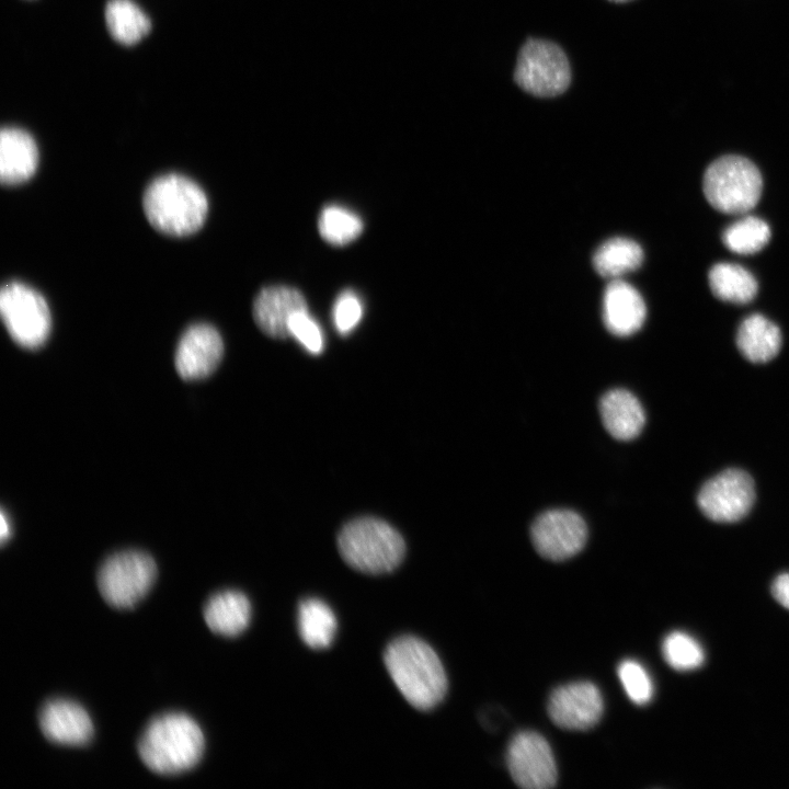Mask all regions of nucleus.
<instances>
[{
    "instance_id": "nucleus-12",
    "label": "nucleus",
    "mask_w": 789,
    "mask_h": 789,
    "mask_svg": "<svg viewBox=\"0 0 789 789\" xmlns=\"http://www.w3.org/2000/svg\"><path fill=\"white\" fill-rule=\"evenodd\" d=\"M603 697L593 683L575 682L558 687L548 701L551 721L565 730L584 731L601 720Z\"/></svg>"
},
{
    "instance_id": "nucleus-17",
    "label": "nucleus",
    "mask_w": 789,
    "mask_h": 789,
    "mask_svg": "<svg viewBox=\"0 0 789 789\" xmlns=\"http://www.w3.org/2000/svg\"><path fill=\"white\" fill-rule=\"evenodd\" d=\"M38 149L34 138L19 127L0 132V181L12 186L24 183L36 172Z\"/></svg>"
},
{
    "instance_id": "nucleus-3",
    "label": "nucleus",
    "mask_w": 789,
    "mask_h": 789,
    "mask_svg": "<svg viewBox=\"0 0 789 789\" xmlns=\"http://www.w3.org/2000/svg\"><path fill=\"white\" fill-rule=\"evenodd\" d=\"M204 747L199 725L184 713L170 712L149 722L139 740L138 753L150 770L178 775L198 764Z\"/></svg>"
},
{
    "instance_id": "nucleus-23",
    "label": "nucleus",
    "mask_w": 789,
    "mask_h": 789,
    "mask_svg": "<svg viewBox=\"0 0 789 789\" xmlns=\"http://www.w3.org/2000/svg\"><path fill=\"white\" fill-rule=\"evenodd\" d=\"M642 261L641 247L636 241L621 237L605 241L593 255L596 272L610 281L637 270Z\"/></svg>"
},
{
    "instance_id": "nucleus-4",
    "label": "nucleus",
    "mask_w": 789,
    "mask_h": 789,
    "mask_svg": "<svg viewBox=\"0 0 789 789\" xmlns=\"http://www.w3.org/2000/svg\"><path fill=\"white\" fill-rule=\"evenodd\" d=\"M338 548L351 568L366 574L393 571L405 553L401 535L386 522L373 517L347 523L338 536Z\"/></svg>"
},
{
    "instance_id": "nucleus-27",
    "label": "nucleus",
    "mask_w": 789,
    "mask_h": 789,
    "mask_svg": "<svg viewBox=\"0 0 789 789\" xmlns=\"http://www.w3.org/2000/svg\"><path fill=\"white\" fill-rule=\"evenodd\" d=\"M666 663L677 671H689L700 666L705 660L701 645L686 632L673 631L662 644Z\"/></svg>"
},
{
    "instance_id": "nucleus-15",
    "label": "nucleus",
    "mask_w": 789,
    "mask_h": 789,
    "mask_svg": "<svg viewBox=\"0 0 789 789\" xmlns=\"http://www.w3.org/2000/svg\"><path fill=\"white\" fill-rule=\"evenodd\" d=\"M307 309L302 294L283 285L267 286L260 290L253 302V319L263 333L274 339L289 336L291 317Z\"/></svg>"
},
{
    "instance_id": "nucleus-22",
    "label": "nucleus",
    "mask_w": 789,
    "mask_h": 789,
    "mask_svg": "<svg viewBox=\"0 0 789 789\" xmlns=\"http://www.w3.org/2000/svg\"><path fill=\"white\" fill-rule=\"evenodd\" d=\"M338 628L332 609L317 598L304 599L298 606V631L301 640L311 649L331 645Z\"/></svg>"
},
{
    "instance_id": "nucleus-13",
    "label": "nucleus",
    "mask_w": 789,
    "mask_h": 789,
    "mask_svg": "<svg viewBox=\"0 0 789 789\" xmlns=\"http://www.w3.org/2000/svg\"><path fill=\"white\" fill-rule=\"evenodd\" d=\"M222 354L221 335L213 325L192 324L183 332L176 346V371L185 380L205 378L217 368Z\"/></svg>"
},
{
    "instance_id": "nucleus-1",
    "label": "nucleus",
    "mask_w": 789,
    "mask_h": 789,
    "mask_svg": "<svg viewBox=\"0 0 789 789\" xmlns=\"http://www.w3.org/2000/svg\"><path fill=\"white\" fill-rule=\"evenodd\" d=\"M384 662L395 685L418 710H431L445 697L447 677L435 651L423 640L402 636L385 650Z\"/></svg>"
},
{
    "instance_id": "nucleus-9",
    "label": "nucleus",
    "mask_w": 789,
    "mask_h": 789,
    "mask_svg": "<svg viewBox=\"0 0 789 789\" xmlns=\"http://www.w3.org/2000/svg\"><path fill=\"white\" fill-rule=\"evenodd\" d=\"M754 499V482L750 474L730 468L705 482L698 492L697 504L707 518L734 523L750 512Z\"/></svg>"
},
{
    "instance_id": "nucleus-14",
    "label": "nucleus",
    "mask_w": 789,
    "mask_h": 789,
    "mask_svg": "<svg viewBox=\"0 0 789 789\" xmlns=\"http://www.w3.org/2000/svg\"><path fill=\"white\" fill-rule=\"evenodd\" d=\"M39 727L47 740L60 745L82 746L93 737L89 713L70 700L46 702L39 713Z\"/></svg>"
},
{
    "instance_id": "nucleus-28",
    "label": "nucleus",
    "mask_w": 789,
    "mask_h": 789,
    "mask_svg": "<svg viewBox=\"0 0 789 789\" xmlns=\"http://www.w3.org/2000/svg\"><path fill=\"white\" fill-rule=\"evenodd\" d=\"M618 677L632 702L644 705L651 700L653 684L649 674L640 663L633 660L621 662L618 666Z\"/></svg>"
},
{
    "instance_id": "nucleus-5",
    "label": "nucleus",
    "mask_w": 789,
    "mask_h": 789,
    "mask_svg": "<svg viewBox=\"0 0 789 789\" xmlns=\"http://www.w3.org/2000/svg\"><path fill=\"white\" fill-rule=\"evenodd\" d=\"M702 187L708 203L717 210L743 215L758 203L763 180L747 158L727 155L716 159L704 174Z\"/></svg>"
},
{
    "instance_id": "nucleus-24",
    "label": "nucleus",
    "mask_w": 789,
    "mask_h": 789,
    "mask_svg": "<svg viewBox=\"0 0 789 789\" xmlns=\"http://www.w3.org/2000/svg\"><path fill=\"white\" fill-rule=\"evenodd\" d=\"M105 22L111 36L124 45H134L148 34L151 23L133 0H108Z\"/></svg>"
},
{
    "instance_id": "nucleus-16",
    "label": "nucleus",
    "mask_w": 789,
    "mask_h": 789,
    "mask_svg": "<svg viewBox=\"0 0 789 789\" xmlns=\"http://www.w3.org/2000/svg\"><path fill=\"white\" fill-rule=\"evenodd\" d=\"M647 307L640 293L630 284L611 279L603 297V320L614 335L628 336L643 325Z\"/></svg>"
},
{
    "instance_id": "nucleus-21",
    "label": "nucleus",
    "mask_w": 789,
    "mask_h": 789,
    "mask_svg": "<svg viewBox=\"0 0 789 789\" xmlns=\"http://www.w3.org/2000/svg\"><path fill=\"white\" fill-rule=\"evenodd\" d=\"M712 294L720 300L744 305L754 299L758 285L753 274L734 263H717L708 274Z\"/></svg>"
},
{
    "instance_id": "nucleus-25",
    "label": "nucleus",
    "mask_w": 789,
    "mask_h": 789,
    "mask_svg": "<svg viewBox=\"0 0 789 789\" xmlns=\"http://www.w3.org/2000/svg\"><path fill=\"white\" fill-rule=\"evenodd\" d=\"M770 239L769 226L761 218L745 216L730 225L722 235L727 249L736 254H754Z\"/></svg>"
},
{
    "instance_id": "nucleus-2",
    "label": "nucleus",
    "mask_w": 789,
    "mask_h": 789,
    "mask_svg": "<svg viewBox=\"0 0 789 789\" xmlns=\"http://www.w3.org/2000/svg\"><path fill=\"white\" fill-rule=\"evenodd\" d=\"M142 208L149 224L159 232L186 237L204 225L208 201L195 181L169 173L148 184L142 196Z\"/></svg>"
},
{
    "instance_id": "nucleus-8",
    "label": "nucleus",
    "mask_w": 789,
    "mask_h": 789,
    "mask_svg": "<svg viewBox=\"0 0 789 789\" xmlns=\"http://www.w3.org/2000/svg\"><path fill=\"white\" fill-rule=\"evenodd\" d=\"M1 318L12 340L24 348L41 347L52 330V315L45 298L20 282L4 284L0 290Z\"/></svg>"
},
{
    "instance_id": "nucleus-10",
    "label": "nucleus",
    "mask_w": 789,
    "mask_h": 789,
    "mask_svg": "<svg viewBox=\"0 0 789 789\" xmlns=\"http://www.w3.org/2000/svg\"><path fill=\"white\" fill-rule=\"evenodd\" d=\"M506 763L514 782L525 789H548L558 779L556 761L547 740L537 732L522 731L510 742Z\"/></svg>"
},
{
    "instance_id": "nucleus-20",
    "label": "nucleus",
    "mask_w": 789,
    "mask_h": 789,
    "mask_svg": "<svg viewBox=\"0 0 789 789\" xmlns=\"http://www.w3.org/2000/svg\"><path fill=\"white\" fill-rule=\"evenodd\" d=\"M736 345L750 362L766 363L779 353L781 333L769 319L754 313L741 322L736 333Z\"/></svg>"
},
{
    "instance_id": "nucleus-18",
    "label": "nucleus",
    "mask_w": 789,
    "mask_h": 789,
    "mask_svg": "<svg viewBox=\"0 0 789 789\" xmlns=\"http://www.w3.org/2000/svg\"><path fill=\"white\" fill-rule=\"evenodd\" d=\"M599 414L606 431L616 439L636 438L645 423L640 401L625 389H613L599 401Z\"/></svg>"
},
{
    "instance_id": "nucleus-11",
    "label": "nucleus",
    "mask_w": 789,
    "mask_h": 789,
    "mask_svg": "<svg viewBox=\"0 0 789 789\" xmlns=\"http://www.w3.org/2000/svg\"><path fill=\"white\" fill-rule=\"evenodd\" d=\"M530 538L537 552L552 561H562L579 553L586 544L584 519L570 510H550L531 525Z\"/></svg>"
},
{
    "instance_id": "nucleus-26",
    "label": "nucleus",
    "mask_w": 789,
    "mask_h": 789,
    "mask_svg": "<svg viewBox=\"0 0 789 789\" xmlns=\"http://www.w3.org/2000/svg\"><path fill=\"white\" fill-rule=\"evenodd\" d=\"M318 228L321 237L333 245H345L363 230L361 218L344 207L330 205L322 209Z\"/></svg>"
},
{
    "instance_id": "nucleus-19",
    "label": "nucleus",
    "mask_w": 789,
    "mask_h": 789,
    "mask_svg": "<svg viewBox=\"0 0 789 789\" xmlns=\"http://www.w3.org/2000/svg\"><path fill=\"white\" fill-rule=\"evenodd\" d=\"M204 619L213 632L224 637H237L250 624L251 604L241 592L222 591L213 595L205 604Z\"/></svg>"
},
{
    "instance_id": "nucleus-7",
    "label": "nucleus",
    "mask_w": 789,
    "mask_h": 789,
    "mask_svg": "<svg viewBox=\"0 0 789 789\" xmlns=\"http://www.w3.org/2000/svg\"><path fill=\"white\" fill-rule=\"evenodd\" d=\"M157 578L153 559L138 550L112 554L101 565L98 586L111 606L127 609L136 606L150 591Z\"/></svg>"
},
{
    "instance_id": "nucleus-6",
    "label": "nucleus",
    "mask_w": 789,
    "mask_h": 789,
    "mask_svg": "<svg viewBox=\"0 0 789 789\" xmlns=\"http://www.w3.org/2000/svg\"><path fill=\"white\" fill-rule=\"evenodd\" d=\"M513 77L515 83L528 94L553 98L569 88L571 67L559 45L530 37L518 52Z\"/></svg>"
},
{
    "instance_id": "nucleus-32",
    "label": "nucleus",
    "mask_w": 789,
    "mask_h": 789,
    "mask_svg": "<svg viewBox=\"0 0 789 789\" xmlns=\"http://www.w3.org/2000/svg\"><path fill=\"white\" fill-rule=\"evenodd\" d=\"M0 519H1L0 537H1V541L3 544V542H5L7 539H9V537L11 535V524H10V519L4 514L3 511L1 512Z\"/></svg>"
},
{
    "instance_id": "nucleus-31",
    "label": "nucleus",
    "mask_w": 789,
    "mask_h": 789,
    "mask_svg": "<svg viewBox=\"0 0 789 789\" xmlns=\"http://www.w3.org/2000/svg\"><path fill=\"white\" fill-rule=\"evenodd\" d=\"M771 592L777 602L789 609V573L779 574L775 579Z\"/></svg>"
},
{
    "instance_id": "nucleus-29",
    "label": "nucleus",
    "mask_w": 789,
    "mask_h": 789,
    "mask_svg": "<svg viewBox=\"0 0 789 789\" xmlns=\"http://www.w3.org/2000/svg\"><path fill=\"white\" fill-rule=\"evenodd\" d=\"M289 335L295 338L308 352L318 354L323 348V336L318 323L308 310L295 313L288 325Z\"/></svg>"
},
{
    "instance_id": "nucleus-33",
    "label": "nucleus",
    "mask_w": 789,
    "mask_h": 789,
    "mask_svg": "<svg viewBox=\"0 0 789 789\" xmlns=\"http://www.w3.org/2000/svg\"><path fill=\"white\" fill-rule=\"evenodd\" d=\"M608 1L614 2V3H626V2L633 1V0H608Z\"/></svg>"
},
{
    "instance_id": "nucleus-30",
    "label": "nucleus",
    "mask_w": 789,
    "mask_h": 789,
    "mask_svg": "<svg viewBox=\"0 0 789 789\" xmlns=\"http://www.w3.org/2000/svg\"><path fill=\"white\" fill-rule=\"evenodd\" d=\"M363 306L358 297L351 290L342 293L333 307V321L341 334L351 332L359 322Z\"/></svg>"
}]
</instances>
